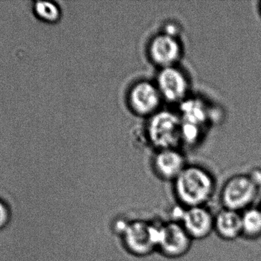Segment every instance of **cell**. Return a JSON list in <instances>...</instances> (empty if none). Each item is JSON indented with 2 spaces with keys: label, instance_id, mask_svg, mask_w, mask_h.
Instances as JSON below:
<instances>
[{
  "label": "cell",
  "instance_id": "obj_9",
  "mask_svg": "<svg viewBox=\"0 0 261 261\" xmlns=\"http://www.w3.org/2000/svg\"><path fill=\"white\" fill-rule=\"evenodd\" d=\"M149 54L152 61L162 68L172 67L180 57V44L174 36L161 34L150 41Z\"/></svg>",
  "mask_w": 261,
  "mask_h": 261
},
{
  "label": "cell",
  "instance_id": "obj_6",
  "mask_svg": "<svg viewBox=\"0 0 261 261\" xmlns=\"http://www.w3.org/2000/svg\"><path fill=\"white\" fill-rule=\"evenodd\" d=\"M193 240L177 222H161L158 232L156 252L168 259H179L187 255Z\"/></svg>",
  "mask_w": 261,
  "mask_h": 261
},
{
  "label": "cell",
  "instance_id": "obj_17",
  "mask_svg": "<svg viewBox=\"0 0 261 261\" xmlns=\"http://www.w3.org/2000/svg\"><path fill=\"white\" fill-rule=\"evenodd\" d=\"M248 176L261 189V169H254L252 171H251V173H248Z\"/></svg>",
  "mask_w": 261,
  "mask_h": 261
},
{
  "label": "cell",
  "instance_id": "obj_5",
  "mask_svg": "<svg viewBox=\"0 0 261 261\" xmlns=\"http://www.w3.org/2000/svg\"><path fill=\"white\" fill-rule=\"evenodd\" d=\"M181 118L175 113L170 111L156 112L149 121V139L161 150L174 149L181 139Z\"/></svg>",
  "mask_w": 261,
  "mask_h": 261
},
{
  "label": "cell",
  "instance_id": "obj_11",
  "mask_svg": "<svg viewBox=\"0 0 261 261\" xmlns=\"http://www.w3.org/2000/svg\"><path fill=\"white\" fill-rule=\"evenodd\" d=\"M214 233L226 242H233L242 238L241 212L222 208L215 215Z\"/></svg>",
  "mask_w": 261,
  "mask_h": 261
},
{
  "label": "cell",
  "instance_id": "obj_16",
  "mask_svg": "<svg viewBox=\"0 0 261 261\" xmlns=\"http://www.w3.org/2000/svg\"><path fill=\"white\" fill-rule=\"evenodd\" d=\"M9 220V211L7 207L0 201V228L4 227Z\"/></svg>",
  "mask_w": 261,
  "mask_h": 261
},
{
  "label": "cell",
  "instance_id": "obj_12",
  "mask_svg": "<svg viewBox=\"0 0 261 261\" xmlns=\"http://www.w3.org/2000/svg\"><path fill=\"white\" fill-rule=\"evenodd\" d=\"M181 121L186 124H193L201 127L207 119L205 104L196 98L186 99L180 106Z\"/></svg>",
  "mask_w": 261,
  "mask_h": 261
},
{
  "label": "cell",
  "instance_id": "obj_1",
  "mask_svg": "<svg viewBox=\"0 0 261 261\" xmlns=\"http://www.w3.org/2000/svg\"><path fill=\"white\" fill-rule=\"evenodd\" d=\"M177 203L186 208L207 206L216 192V181L211 173L199 165H187L173 182Z\"/></svg>",
  "mask_w": 261,
  "mask_h": 261
},
{
  "label": "cell",
  "instance_id": "obj_7",
  "mask_svg": "<svg viewBox=\"0 0 261 261\" xmlns=\"http://www.w3.org/2000/svg\"><path fill=\"white\" fill-rule=\"evenodd\" d=\"M161 98L156 86L147 81H141L130 89L128 101L132 110L138 114L153 115L159 107Z\"/></svg>",
  "mask_w": 261,
  "mask_h": 261
},
{
  "label": "cell",
  "instance_id": "obj_13",
  "mask_svg": "<svg viewBox=\"0 0 261 261\" xmlns=\"http://www.w3.org/2000/svg\"><path fill=\"white\" fill-rule=\"evenodd\" d=\"M242 237L249 241L261 239V208L252 206L241 213Z\"/></svg>",
  "mask_w": 261,
  "mask_h": 261
},
{
  "label": "cell",
  "instance_id": "obj_2",
  "mask_svg": "<svg viewBox=\"0 0 261 261\" xmlns=\"http://www.w3.org/2000/svg\"><path fill=\"white\" fill-rule=\"evenodd\" d=\"M160 223L144 219H128L119 236L125 251L137 257H147L156 251Z\"/></svg>",
  "mask_w": 261,
  "mask_h": 261
},
{
  "label": "cell",
  "instance_id": "obj_4",
  "mask_svg": "<svg viewBox=\"0 0 261 261\" xmlns=\"http://www.w3.org/2000/svg\"><path fill=\"white\" fill-rule=\"evenodd\" d=\"M170 220L179 222L193 241L204 240L214 233L215 215L208 206L186 208L177 204Z\"/></svg>",
  "mask_w": 261,
  "mask_h": 261
},
{
  "label": "cell",
  "instance_id": "obj_3",
  "mask_svg": "<svg viewBox=\"0 0 261 261\" xmlns=\"http://www.w3.org/2000/svg\"><path fill=\"white\" fill-rule=\"evenodd\" d=\"M260 188L248 174H238L230 177L220 192L222 208L242 213L254 206Z\"/></svg>",
  "mask_w": 261,
  "mask_h": 261
},
{
  "label": "cell",
  "instance_id": "obj_10",
  "mask_svg": "<svg viewBox=\"0 0 261 261\" xmlns=\"http://www.w3.org/2000/svg\"><path fill=\"white\" fill-rule=\"evenodd\" d=\"M153 165L158 178L172 182L187 167L184 156L174 149L161 150L155 156Z\"/></svg>",
  "mask_w": 261,
  "mask_h": 261
},
{
  "label": "cell",
  "instance_id": "obj_14",
  "mask_svg": "<svg viewBox=\"0 0 261 261\" xmlns=\"http://www.w3.org/2000/svg\"><path fill=\"white\" fill-rule=\"evenodd\" d=\"M34 12L39 19L46 22H56L61 17L60 8L50 2H37L34 6Z\"/></svg>",
  "mask_w": 261,
  "mask_h": 261
},
{
  "label": "cell",
  "instance_id": "obj_18",
  "mask_svg": "<svg viewBox=\"0 0 261 261\" xmlns=\"http://www.w3.org/2000/svg\"><path fill=\"white\" fill-rule=\"evenodd\" d=\"M259 207H260V208H261V201H260V205H259Z\"/></svg>",
  "mask_w": 261,
  "mask_h": 261
},
{
  "label": "cell",
  "instance_id": "obj_8",
  "mask_svg": "<svg viewBox=\"0 0 261 261\" xmlns=\"http://www.w3.org/2000/svg\"><path fill=\"white\" fill-rule=\"evenodd\" d=\"M156 84L161 96L171 102L184 100L188 90V81L185 75L174 66L162 68L158 75Z\"/></svg>",
  "mask_w": 261,
  "mask_h": 261
},
{
  "label": "cell",
  "instance_id": "obj_15",
  "mask_svg": "<svg viewBox=\"0 0 261 261\" xmlns=\"http://www.w3.org/2000/svg\"><path fill=\"white\" fill-rule=\"evenodd\" d=\"M200 131V127L198 126L182 122L181 139H184L188 143L196 142L199 139Z\"/></svg>",
  "mask_w": 261,
  "mask_h": 261
}]
</instances>
